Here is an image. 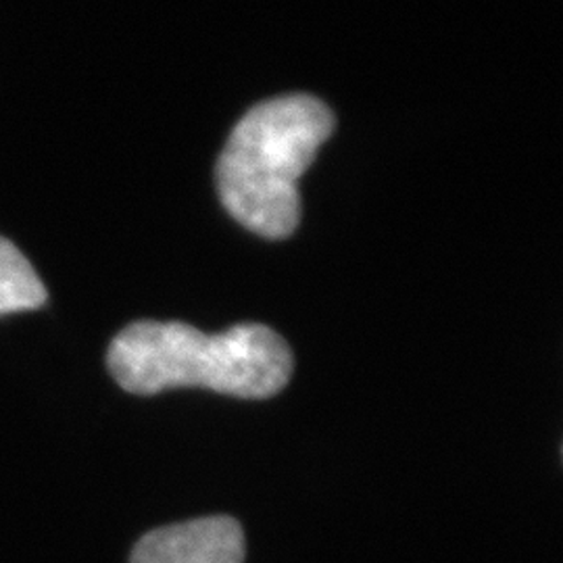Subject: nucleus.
I'll list each match as a JSON object with an SVG mask.
<instances>
[{"instance_id": "obj_1", "label": "nucleus", "mask_w": 563, "mask_h": 563, "mask_svg": "<svg viewBox=\"0 0 563 563\" xmlns=\"http://www.w3.org/2000/svg\"><path fill=\"white\" fill-rule=\"evenodd\" d=\"M109 372L123 390L151 397L202 386L241 399H269L292 376V353L263 323H239L205 334L181 322H136L109 346Z\"/></svg>"}, {"instance_id": "obj_2", "label": "nucleus", "mask_w": 563, "mask_h": 563, "mask_svg": "<svg viewBox=\"0 0 563 563\" xmlns=\"http://www.w3.org/2000/svg\"><path fill=\"white\" fill-rule=\"evenodd\" d=\"M320 99L290 95L255 104L223 146L218 190L228 213L263 239H286L301 220L299 180L334 132Z\"/></svg>"}, {"instance_id": "obj_3", "label": "nucleus", "mask_w": 563, "mask_h": 563, "mask_svg": "<svg viewBox=\"0 0 563 563\" xmlns=\"http://www.w3.org/2000/svg\"><path fill=\"white\" fill-rule=\"evenodd\" d=\"M244 534L241 523L213 516L174 523L144 534L130 563H242Z\"/></svg>"}, {"instance_id": "obj_4", "label": "nucleus", "mask_w": 563, "mask_h": 563, "mask_svg": "<svg viewBox=\"0 0 563 563\" xmlns=\"http://www.w3.org/2000/svg\"><path fill=\"white\" fill-rule=\"evenodd\" d=\"M46 288L13 242L0 236V316L38 309Z\"/></svg>"}]
</instances>
